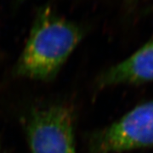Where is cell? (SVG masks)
I'll list each match as a JSON object with an SVG mask.
<instances>
[{"label": "cell", "mask_w": 153, "mask_h": 153, "mask_svg": "<svg viewBox=\"0 0 153 153\" xmlns=\"http://www.w3.org/2000/svg\"><path fill=\"white\" fill-rule=\"evenodd\" d=\"M83 31L78 25L59 16L49 8L38 13L14 73L32 80L55 79L81 42Z\"/></svg>", "instance_id": "obj_1"}, {"label": "cell", "mask_w": 153, "mask_h": 153, "mask_svg": "<svg viewBox=\"0 0 153 153\" xmlns=\"http://www.w3.org/2000/svg\"><path fill=\"white\" fill-rule=\"evenodd\" d=\"M27 134L30 153H76L74 117L67 105L33 110L27 123Z\"/></svg>", "instance_id": "obj_2"}, {"label": "cell", "mask_w": 153, "mask_h": 153, "mask_svg": "<svg viewBox=\"0 0 153 153\" xmlns=\"http://www.w3.org/2000/svg\"><path fill=\"white\" fill-rule=\"evenodd\" d=\"M153 146V100L140 105L94 134L88 153H118Z\"/></svg>", "instance_id": "obj_3"}, {"label": "cell", "mask_w": 153, "mask_h": 153, "mask_svg": "<svg viewBox=\"0 0 153 153\" xmlns=\"http://www.w3.org/2000/svg\"><path fill=\"white\" fill-rule=\"evenodd\" d=\"M153 81V38L130 57L99 76L100 88Z\"/></svg>", "instance_id": "obj_4"}]
</instances>
